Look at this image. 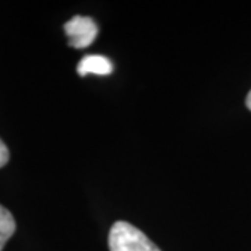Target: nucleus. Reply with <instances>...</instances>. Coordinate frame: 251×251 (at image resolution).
I'll return each mask as SVG.
<instances>
[{"instance_id":"nucleus-1","label":"nucleus","mask_w":251,"mask_h":251,"mask_svg":"<svg viewBox=\"0 0 251 251\" xmlns=\"http://www.w3.org/2000/svg\"><path fill=\"white\" fill-rule=\"evenodd\" d=\"M110 251H161L135 226L119 221L109 232Z\"/></svg>"},{"instance_id":"nucleus-2","label":"nucleus","mask_w":251,"mask_h":251,"mask_svg":"<svg viewBox=\"0 0 251 251\" xmlns=\"http://www.w3.org/2000/svg\"><path fill=\"white\" fill-rule=\"evenodd\" d=\"M64 32L69 44L75 49H84L95 41L98 35V25L90 17L75 16L64 24Z\"/></svg>"},{"instance_id":"nucleus-3","label":"nucleus","mask_w":251,"mask_h":251,"mask_svg":"<svg viewBox=\"0 0 251 251\" xmlns=\"http://www.w3.org/2000/svg\"><path fill=\"white\" fill-rule=\"evenodd\" d=\"M113 70V64L108 57L100 54H90L81 59L77 66V72L81 77L87 74H97V75H108Z\"/></svg>"},{"instance_id":"nucleus-4","label":"nucleus","mask_w":251,"mask_h":251,"mask_svg":"<svg viewBox=\"0 0 251 251\" xmlns=\"http://www.w3.org/2000/svg\"><path fill=\"white\" fill-rule=\"evenodd\" d=\"M16 232V221L9 209L0 205V251Z\"/></svg>"},{"instance_id":"nucleus-5","label":"nucleus","mask_w":251,"mask_h":251,"mask_svg":"<svg viewBox=\"0 0 251 251\" xmlns=\"http://www.w3.org/2000/svg\"><path fill=\"white\" fill-rule=\"evenodd\" d=\"M9 150H7V147H6V144L0 140V168H3V166L9 162Z\"/></svg>"},{"instance_id":"nucleus-6","label":"nucleus","mask_w":251,"mask_h":251,"mask_svg":"<svg viewBox=\"0 0 251 251\" xmlns=\"http://www.w3.org/2000/svg\"><path fill=\"white\" fill-rule=\"evenodd\" d=\"M246 105H247V108L251 110V91L249 92V95H247V99H246Z\"/></svg>"}]
</instances>
